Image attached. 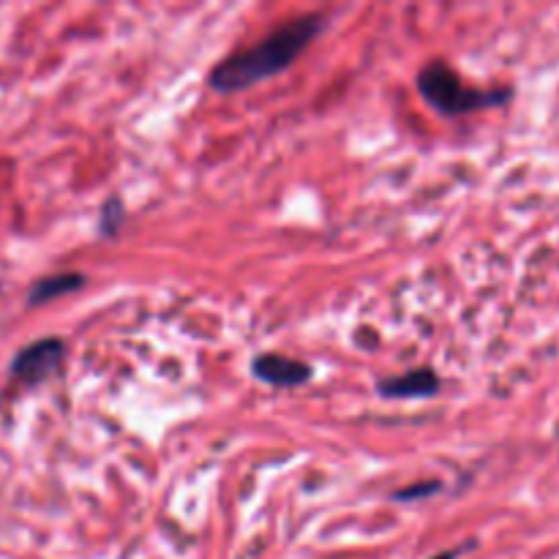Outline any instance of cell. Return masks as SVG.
<instances>
[{
  "label": "cell",
  "instance_id": "8",
  "mask_svg": "<svg viewBox=\"0 0 559 559\" xmlns=\"http://www.w3.org/2000/svg\"><path fill=\"white\" fill-rule=\"evenodd\" d=\"M442 486L437 484H420V486H409V489H402V491H396V495H393V500H420V497H429V495H435V491H440Z\"/></svg>",
  "mask_w": 559,
  "mask_h": 559
},
{
  "label": "cell",
  "instance_id": "9",
  "mask_svg": "<svg viewBox=\"0 0 559 559\" xmlns=\"http://www.w3.org/2000/svg\"><path fill=\"white\" fill-rule=\"evenodd\" d=\"M459 551H442V555H437L435 559H456Z\"/></svg>",
  "mask_w": 559,
  "mask_h": 559
},
{
  "label": "cell",
  "instance_id": "3",
  "mask_svg": "<svg viewBox=\"0 0 559 559\" xmlns=\"http://www.w3.org/2000/svg\"><path fill=\"white\" fill-rule=\"evenodd\" d=\"M66 360V344L63 338L47 336L38 338V342H31L27 347H22L20 353L14 355L9 366L11 380H16L20 385H41L49 377L58 374V369Z\"/></svg>",
  "mask_w": 559,
  "mask_h": 559
},
{
  "label": "cell",
  "instance_id": "7",
  "mask_svg": "<svg viewBox=\"0 0 559 559\" xmlns=\"http://www.w3.org/2000/svg\"><path fill=\"white\" fill-rule=\"evenodd\" d=\"M123 218H126L123 202H120L118 197H112V200L104 202V207H102V222H98V233L115 235L120 229V224H123Z\"/></svg>",
  "mask_w": 559,
  "mask_h": 559
},
{
  "label": "cell",
  "instance_id": "6",
  "mask_svg": "<svg viewBox=\"0 0 559 559\" xmlns=\"http://www.w3.org/2000/svg\"><path fill=\"white\" fill-rule=\"evenodd\" d=\"M82 284H85V276H82V273H52V276H44L33 284L31 293H27V304L44 306L49 304V300L60 298V295L76 293Z\"/></svg>",
  "mask_w": 559,
  "mask_h": 559
},
{
  "label": "cell",
  "instance_id": "2",
  "mask_svg": "<svg viewBox=\"0 0 559 559\" xmlns=\"http://www.w3.org/2000/svg\"><path fill=\"white\" fill-rule=\"evenodd\" d=\"M418 93L440 115H467L475 109L495 107L511 98V91H478L467 87L462 76L442 60L424 66L418 74Z\"/></svg>",
  "mask_w": 559,
  "mask_h": 559
},
{
  "label": "cell",
  "instance_id": "5",
  "mask_svg": "<svg viewBox=\"0 0 559 559\" xmlns=\"http://www.w3.org/2000/svg\"><path fill=\"white\" fill-rule=\"evenodd\" d=\"M440 377L431 369H415L407 374L377 382V393L385 399H429L440 391Z\"/></svg>",
  "mask_w": 559,
  "mask_h": 559
},
{
  "label": "cell",
  "instance_id": "4",
  "mask_svg": "<svg viewBox=\"0 0 559 559\" xmlns=\"http://www.w3.org/2000/svg\"><path fill=\"white\" fill-rule=\"evenodd\" d=\"M251 371H254L257 380H262L265 385L273 388H295L311 380V366L278 353L257 355L254 364H251Z\"/></svg>",
  "mask_w": 559,
  "mask_h": 559
},
{
  "label": "cell",
  "instance_id": "1",
  "mask_svg": "<svg viewBox=\"0 0 559 559\" xmlns=\"http://www.w3.org/2000/svg\"><path fill=\"white\" fill-rule=\"evenodd\" d=\"M322 27H325V16L322 14H306L276 27L262 41H257L254 47L224 58L213 69L211 87L216 93H238L257 85V82L271 80L309 47V41Z\"/></svg>",
  "mask_w": 559,
  "mask_h": 559
}]
</instances>
